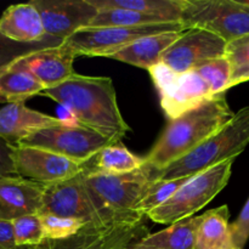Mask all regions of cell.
I'll use <instances>...</instances> for the list:
<instances>
[{"label":"cell","instance_id":"obj_1","mask_svg":"<svg viewBox=\"0 0 249 249\" xmlns=\"http://www.w3.org/2000/svg\"><path fill=\"white\" fill-rule=\"evenodd\" d=\"M60 104L78 124L94 130L113 143L121 142L130 128L124 121L116 88L108 77H88L74 73L62 84L40 92Z\"/></svg>","mask_w":249,"mask_h":249},{"label":"cell","instance_id":"obj_2","mask_svg":"<svg viewBox=\"0 0 249 249\" xmlns=\"http://www.w3.org/2000/svg\"><path fill=\"white\" fill-rule=\"evenodd\" d=\"M233 116L225 94L209 99L201 106L172 119L152 150L143 158V167L160 172L196 150Z\"/></svg>","mask_w":249,"mask_h":249},{"label":"cell","instance_id":"obj_3","mask_svg":"<svg viewBox=\"0 0 249 249\" xmlns=\"http://www.w3.org/2000/svg\"><path fill=\"white\" fill-rule=\"evenodd\" d=\"M85 189L106 226L135 225L143 215L135 211L151 182V170L141 167L126 174L95 170L88 162L83 170Z\"/></svg>","mask_w":249,"mask_h":249},{"label":"cell","instance_id":"obj_4","mask_svg":"<svg viewBox=\"0 0 249 249\" xmlns=\"http://www.w3.org/2000/svg\"><path fill=\"white\" fill-rule=\"evenodd\" d=\"M249 145V106L233 113L232 118L208 140L185 157L160 172L151 173V180L191 178L228 160H236Z\"/></svg>","mask_w":249,"mask_h":249},{"label":"cell","instance_id":"obj_5","mask_svg":"<svg viewBox=\"0 0 249 249\" xmlns=\"http://www.w3.org/2000/svg\"><path fill=\"white\" fill-rule=\"evenodd\" d=\"M235 160H228L192 177L165 203L147 214L157 224H174L206 207L230 180Z\"/></svg>","mask_w":249,"mask_h":249},{"label":"cell","instance_id":"obj_6","mask_svg":"<svg viewBox=\"0 0 249 249\" xmlns=\"http://www.w3.org/2000/svg\"><path fill=\"white\" fill-rule=\"evenodd\" d=\"M180 23L184 29H204L230 43L249 34V10L236 0H185Z\"/></svg>","mask_w":249,"mask_h":249},{"label":"cell","instance_id":"obj_7","mask_svg":"<svg viewBox=\"0 0 249 249\" xmlns=\"http://www.w3.org/2000/svg\"><path fill=\"white\" fill-rule=\"evenodd\" d=\"M109 145L114 143L96 131L79 124L63 123L60 126L34 131L16 146L40 148L85 164Z\"/></svg>","mask_w":249,"mask_h":249},{"label":"cell","instance_id":"obj_8","mask_svg":"<svg viewBox=\"0 0 249 249\" xmlns=\"http://www.w3.org/2000/svg\"><path fill=\"white\" fill-rule=\"evenodd\" d=\"M185 31L180 22L148 24L139 27H101L79 29L63 41L75 56H104L121 50L138 39L152 34Z\"/></svg>","mask_w":249,"mask_h":249},{"label":"cell","instance_id":"obj_9","mask_svg":"<svg viewBox=\"0 0 249 249\" xmlns=\"http://www.w3.org/2000/svg\"><path fill=\"white\" fill-rule=\"evenodd\" d=\"M160 96V106L169 121L201 106L214 96L207 83L195 71L175 73L158 63L148 70Z\"/></svg>","mask_w":249,"mask_h":249},{"label":"cell","instance_id":"obj_10","mask_svg":"<svg viewBox=\"0 0 249 249\" xmlns=\"http://www.w3.org/2000/svg\"><path fill=\"white\" fill-rule=\"evenodd\" d=\"M39 214H53L61 218L74 219L85 226L109 228L105 225L94 204L90 201L85 189L83 172L71 179L45 185L43 204Z\"/></svg>","mask_w":249,"mask_h":249},{"label":"cell","instance_id":"obj_11","mask_svg":"<svg viewBox=\"0 0 249 249\" xmlns=\"http://www.w3.org/2000/svg\"><path fill=\"white\" fill-rule=\"evenodd\" d=\"M226 43L215 34L201 28L185 29L160 55V63L175 73H187L202 63L225 57Z\"/></svg>","mask_w":249,"mask_h":249},{"label":"cell","instance_id":"obj_12","mask_svg":"<svg viewBox=\"0 0 249 249\" xmlns=\"http://www.w3.org/2000/svg\"><path fill=\"white\" fill-rule=\"evenodd\" d=\"M12 163L17 177L41 185H51L71 179L80 174L88 164L27 146H14Z\"/></svg>","mask_w":249,"mask_h":249},{"label":"cell","instance_id":"obj_13","mask_svg":"<svg viewBox=\"0 0 249 249\" xmlns=\"http://www.w3.org/2000/svg\"><path fill=\"white\" fill-rule=\"evenodd\" d=\"M46 34L65 41L79 29L87 28L97 15L89 0H32Z\"/></svg>","mask_w":249,"mask_h":249},{"label":"cell","instance_id":"obj_14","mask_svg":"<svg viewBox=\"0 0 249 249\" xmlns=\"http://www.w3.org/2000/svg\"><path fill=\"white\" fill-rule=\"evenodd\" d=\"M75 57V53L62 43L60 46L23 56L7 65V67L29 73L43 85L44 89H51L74 74L73 62Z\"/></svg>","mask_w":249,"mask_h":249},{"label":"cell","instance_id":"obj_15","mask_svg":"<svg viewBox=\"0 0 249 249\" xmlns=\"http://www.w3.org/2000/svg\"><path fill=\"white\" fill-rule=\"evenodd\" d=\"M45 185L21 177L0 178V220L39 214Z\"/></svg>","mask_w":249,"mask_h":249},{"label":"cell","instance_id":"obj_16","mask_svg":"<svg viewBox=\"0 0 249 249\" xmlns=\"http://www.w3.org/2000/svg\"><path fill=\"white\" fill-rule=\"evenodd\" d=\"M61 119L28 108L24 104H9L0 108V138L16 146L34 131L60 126Z\"/></svg>","mask_w":249,"mask_h":249},{"label":"cell","instance_id":"obj_17","mask_svg":"<svg viewBox=\"0 0 249 249\" xmlns=\"http://www.w3.org/2000/svg\"><path fill=\"white\" fill-rule=\"evenodd\" d=\"M0 33L17 43H36L49 36L44 31L38 10L31 1L5 10L0 17Z\"/></svg>","mask_w":249,"mask_h":249},{"label":"cell","instance_id":"obj_18","mask_svg":"<svg viewBox=\"0 0 249 249\" xmlns=\"http://www.w3.org/2000/svg\"><path fill=\"white\" fill-rule=\"evenodd\" d=\"M182 32H167L143 36L107 57L148 71L160 63V55L179 38Z\"/></svg>","mask_w":249,"mask_h":249},{"label":"cell","instance_id":"obj_19","mask_svg":"<svg viewBox=\"0 0 249 249\" xmlns=\"http://www.w3.org/2000/svg\"><path fill=\"white\" fill-rule=\"evenodd\" d=\"M202 215L172 224L157 233H148L136 245L140 249H195L196 235Z\"/></svg>","mask_w":249,"mask_h":249},{"label":"cell","instance_id":"obj_20","mask_svg":"<svg viewBox=\"0 0 249 249\" xmlns=\"http://www.w3.org/2000/svg\"><path fill=\"white\" fill-rule=\"evenodd\" d=\"M229 218L230 213L228 206L218 207L202 214L195 249H236Z\"/></svg>","mask_w":249,"mask_h":249},{"label":"cell","instance_id":"obj_21","mask_svg":"<svg viewBox=\"0 0 249 249\" xmlns=\"http://www.w3.org/2000/svg\"><path fill=\"white\" fill-rule=\"evenodd\" d=\"M43 90H45L43 85L29 73L7 66L0 68V102L24 104Z\"/></svg>","mask_w":249,"mask_h":249},{"label":"cell","instance_id":"obj_22","mask_svg":"<svg viewBox=\"0 0 249 249\" xmlns=\"http://www.w3.org/2000/svg\"><path fill=\"white\" fill-rule=\"evenodd\" d=\"M96 10L122 9L165 17L170 22H180L185 0H89Z\"/></svg>","mask_w":249,"mask_h":249},{"label":"cell","instance_id":"obj_23","mask_svg":"<svg viewBox=\"0 0 249 249\" xmlns=\"http://www.w3.org/2000/svg\"><path fill=\"white\" fill-rule=\"evenodd\" d=\"M94 160L91 167L95 170L108 174H126L143 165V158L138 157L118 143L102 148Z\"/></svg>","mask_w":249,"mask_h":249},{"label":"cell","instance_id":"obj_24","mask_svg":"<svg viewBox=\"0 0 249 249\" xmlns=\"http://www.w3.org/2000/svg\"><path fill=\"white\" fill-rule=\"evenodd\" d=\"M172 23L168 18L157 15L142 14L139 11L122 9L99 10L95 18L89 24L90 28L101 27H139L148 24Z\"/></svg>","mask_w":249,"mask_h":249},{"label":"cell","instance_id":"obj_25","mask_svg":"<svg viewBox=\"0 0 249 249\" xmlns=\"http://www.w3.org/2000/svg\"><path fill=\"white\" fill-rule=\"evenodd\" d=\"M148 233L142 221L135 225L112 226L87 249H133Z\"/></svg>","mask_w":249,"mask_h":249},{"label":"cell","instance_id":"obj_26","mask_svg":"<svg viewBox=\"0 0 249 249\" xmlns=\"http://www.w3.org/2000/svg\"><path fill=\"white\" fill-rule=\"evenodd\" d=\"M191 178H180V179L172 180H151L145 194H143V197L136 206L135 211L141 215H147L153 209L158 208L163 203H165Z\"/></svg>","mask_w":249,"mask_h":249},{"label":"cell","instance_id":"obj_27","mask_svg":"<svg viewBox=\"0 0 249 249\" xmlns=\"http://www.w3.org/2000/svg\"><path fill=\"white\" fill-rule=\"evenodd\" d=\"M225 57L231 65L229 89L249 80V34L230 41L226 45Z\"/></svg>","mask_w":249,"mask_h":249},{"label":"cell","instance_id":"obj_28","mask_svg":"<svg viewBox=\"0 0 249 249\" xmlns=\"http://www.w3.org/2000/svg\"><path fill=\"white\" fill-rule=\"evenodd\" d=\"M62 43L63 40L51 36H48L43 40L36 41V43H17V41L10 40L9 38L0 33V68L29 53L44 50V49L60 46Z\"/></svg>","mask_w":249,"mask_h":249},{"label":"cell","instance_id":"obj_29","mask_svg":"<svg viewBox=\"0 0 249 249\" xmlns=\"http://www.w3.org/2000/svg\"><path fill=\"white\" fill-rule=\"evenodd\" d=\"M194 71L207 83L214 96L225 94L229 90L231 80V65L226 57L207 61Z\"/></svg>","mask_w":249,"mask_h":249},{"label":"cell","instance_id":"obj_30","mask_svg":"<svg viewBox=\"0 0 249 249\" xmlns=\"http://www.w3.org/2000/svg\"><path fill=\"white\" fill-rule=\"evenodd\" d=\"M16 246L19 248H31L43 242L44 232L38 214L24 215L11 221Z\"/></svg>","mask_w":249,"mask_h":249},{"label":"cell","instance_id":"obj_31","mask_svg":"<svg viewBox=\"0 0 249 249\" xmlns=\"http://www.w3.org/2000/svg\"><path fill=\"white\" fill-rule=\"evenodd\" d=\"M109 228L87 225L77 233L66 240H44L40 245L29 249H87Z\"/></svg>","mask_w":249,"mask_h":249},{"label":"cell","instance_id":"obj_32","mask_svg":"<svg viewBox=\"0 0 249 249\" xmlns=\"http://www.w3.org/2000/svg\"><path fill=\"white\" fill-rule=\"evenodd\" d=\"M43 226L45 240H66L77 235L84 224L70 218H61L53 214H38Z\"/></svg>","mask_w":249,"mask_h":249},{"label":"cell","instance_id":"obj_33","mask_svg":"<svg viewBox=\"0 0 249 249\" xmlns=\"http://www.w3.org/2000/svg\"><path fill=\"white\" fill-rule=\"evenodd\" d=\"M232 242L236 249H243L249 240V198L238 218L230 224Z\"/></svg>","mask_w":249,"mask_h":249},{"label":"cell","instance_id":"obj_34","mask_svg":"<svg viewBox=\"0 0 249 249\" xmlns=\"http://www.w3.org/2000/svg\"><path fill=\"white\" fill-rule=\"evenodd\" d=\"M12 148L14 146L0 138V178L17 177L12 163Z\"/></svg>","mask_w":249,"mask_h":249},{"label":"cell","instance_id":"obj_35","mask_svg":"<svg viewBox=\"0 0 249 249\" xmlns=\"http://www.w3.org/2000/svg\"><path fill=\"white\" fill-rule=\"evenodd\" d=\"M0 249H24L16 246L11 221L0 220Z\"/></svg>","mask_w":249,"mask_h":249},{"label":"cell","instance_id":"obj_36","mask_svg":"<svg viewBox=\"0 0 249 249\" xmlns=\"http://www.w3.org/2000/svg\"><path fill=\"white\" fill-rule=\"evenodd\" d=\"M236 2H237L238 5H241V6L249 10V0H236Z\"/></svg>","mask_w":249,"mask_h":249},{"label":"cell","instance_id":"obj_37","mask_svg":"<svg viewBox=\"0 0 249 249\" xmlns=\"http://www.w3.org/2000/svg\"><path fill=\"white\" fill-rule=\"evenodd\" d=\"M133 249H140V248H138V247H136V246H135V247H134Z\"/></svg>","mask_w":249,"mask_h":249}]
</instances>
